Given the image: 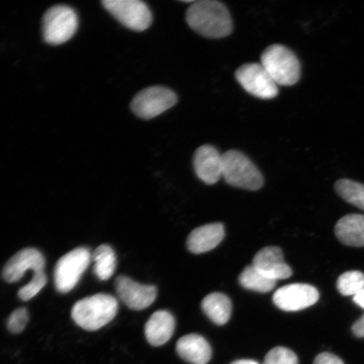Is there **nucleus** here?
<instances>
[{"label":"nucleus","mask_w":364,"mask_h":364,"mask_svg":"<svg viewBox=\"0 0 364 364\" xmlns=\"http://www.w3.org/2000/svg\"><path fill=\"white\" fill-rule=\"evenodd\" d=\"M336 193L353 206L364 211V185L350 179H341L336 182Z\"/></svg>","instance_id":"nucleus-22"},{"label":"nucleus","mask_w":364,"mask_h":364,"mask_svg":"<svg viewBox=\"0 0 364 364\" xmlns=\"http://www.w3.org/2000/svg\"><path fill=\"white\" fill-rule=\"evenodd\" d=\"M225 238L224 226L221 224L206 225L195 229L188 236L186 245L191 252L202 254L210 252Z\"/></svg>","instance_id":"nucleus-15"},{"label":"nucleus","mask_w":364,"mask_h":364,"mask_svg":"<svg viewBox=\"0 0 364 364\" xmlns=\"http://www.w3.org/2000/svg\"><path fill=\"white\" fill-rule=\"evenodd\" d=\"M95 262L94 272L101 281L110 279L117 267V257L113 249L108 245H100L92 254Z\"/></svg>","instance_id":"nucleus-20"},{"label":"nucleus","mask_w":364,"mask_h":364,"mask_svg":"<svg viewBox=\"0 0 364 364\" xmlns=\"http://www.w3.org/2000/svg\"><path fill=\"white\" fill-rule=\"evenodd\" d=\"M263 364H299V359L292 350L277 347L267 353Z\"/></svg>","instance_id":"nucleus-25"},{"label":"nucleus","mask_w":364,"mask_h":364,"mask_svg":"<svg viewBox=\"0 0 364 364\" xmlns=\"http://www.w3.org/2000/svg\"><path fill=\"white\" fill-rule=\"evenodd\" d=\"M261 65L277 85L291 86L300 79L301 66L295 54L283 45L274 44L262 54Z\"/></svg>","instance_id":"nucleus-3"},{"label":"nucleus","mask_w":364,"mask_h":364,"mask_svg":"<svg viewBox=\"0 0 364 364\" xmlns=\"http://www.w3.org/2000/svg\"><path fill=\"white\" fill-rule=\"evenodd\" d=\"M115 288L118 297L134 311L149 307L157 297L156 287L140 284L124 275L117 277Z\"/></svg>","instance_id":"nucleus-11"},{"label":"nucleus","mask_w":364,"mask_h":364,"mask_svg":"<svg viewBox=\"0 0 364 364\" xmlns=\"http://www.w3.org/2000/svg\"><path fill=\"white\" fill-rule=\"evenodd\" d=\"M91 262L92 254L86 247L74 249L59 259L54 268V284L58 292L67 294L75 289Z\"/></svg>","instance_id":"nucleus-5"},{"label":"nucleus","mask_w":364,"mask_h":364,"mask_svg":"<svg viewBox=\"0 0 364 364\" xmlns=\"http://www.w3.org/2000/svg\"><path fill=\"white\" fill-rule=\"evenodd\" d=\"M175 327V318L171 314L166 311H159L153 314L145 325V336L149 344L159 347L172 338Z\"/></svg>","instance_id":"nucleus-17"},{"label":"nucleus","mask_w":364,"mask_h":364,"mask_svg":"<svg viewBox=\"0 0 364 364\" xmlns=\"http://www.w3.org/2000/svg\"><path fill=\"white\" fill-rule=\"evenodd\" d=\"M118 302L112 295L98 294L86 297L75 304L71 316L81 328L97 331L116 317Z\"/></svg>","instance_id":"nucleus-2"},{"label":"nucleus","mask_w":364,"mask_h":364,"mask_svg":"<svg viewBox=\"0 0 364 364\" xmlns=\"http://www.w3.org/2000/svg\"><path fill=\"white\" fill-rule=\"evenodd\" d=\"M193 166L198 178L208 185L215 184L223 176V156L211 145H203L195 152Z\"/></svg>","instance_id":"nucleus-13"},{"label":"nucleus","mask_w":364,"mask_h":364,"mask_svg":"<svg viewBox=\"0 0 364 364\" xmlns=\"http://www.w3.org/2000/svg\"><path fill=\"white\" fill-rule=\"evenodd\" d=\"M176 103L174 91L164 86H152L135 95L131 109L136 117L149 120L169 110Z\"/></svg>","instance_id":"nucleus-7"},{"label":"nucleus","mask_w":364,"mask_h":364,"mask_svg":"<svg viewBox=\"0 0 364 364\" xmlns=\"http://www.w3.org/2000/svg\"><path fill=\"white\" fill-rule=\"evenodd\" d=\"M335 234L345 245L364 247V215L353 213L341 218L335 226Z\"/></svg>","instance_id":"nucleus-18"},{"label":"nucleus","mask_w":364,"mask_h":364,"mask_svg":"<svg viewBox=\"0 0 364 364\" xmlns=\"http://www.w3.org/2000/svg\"><path fill=\"white\" fill-rule=\"evenodd\" d=\"M102 4L127 28L143 31L151 25L152 13L147 4L139 0H104Z\"/></svg>","instance_id":"nucleus-8"},{"label":"nucleus","mask_w":364,"mask_h":364,"mask_svg":"<svg viewBox=\"0 0 364 364\" xmlns=\"http://www.w3.org/2000/svg\"><path fill=\"white\" fill-rule=\"evenodd\" d=\"M48 277L45 271L35 273L28 284H26L18 292V297L23 301H28V300L35 297L36 294L41 292L46 284H47Z\"/></svg>","instance_id":"nucleus-24"},{"label":"nucleus","mask_w":364,"mask_h":364,"mask_svg":"<svg viewBox=\"0 0 364 364\" xmlns=\"http://www.w3.org/2000/svg\"><path fill=\"white\" fill-rule=\"evenodd\" d=\"M176 352L191 364H207L212 357V348L202 336L189 334L177 341Z\"/></svg>","instance_id":"nucleus-16"},{"label":"nucleus","mask_w":364,"mask_h":364,"mask_svg":"<svg viewBox=\"0 0 364 364\" xmlns=\"http://www.w3.org/2000/svg\"><path fill=\"white\" fill-rule=\"evenodd\" d=\"M320 298L318 290L309 284H293L277 289L273 294V302L284 311H299L311 307Z\"/></svg>","instance_id":"nucleus-10"},{"label":"nucleus","mask_w":364,"mask_h":364,"mask_svg":"<svg viewBox=\"0 0 364 364\" xmlns=\"http://www.w3.org/2000/svg\"><path fill=\"white\" fill-rule=\"evenodd\" d=\"M239 282L243 288L265 294L275 288L277 281L270 279L253 265L245 268L239 276Z\"/></svg>","instance_id":"nucleus-21"},{"label":"nucleus","mask_w":364,"mask_h":364,"mask_svg":"<svg viewBox=\"0 0 364 364\" xmlns=\"http://www.w3.org/2000/svg\"><path fill=\"white\" fill-rule=\"evenodd\" d=\"M28 321V311L26 308L16 309L9 316L7 328L13 334H19L24 331Z\"/></svg>","instance_id":"nucleus-26"},{"label":"nucleus","mask_w":364,"mask_h":364,"mask_svg":"<svg viewBox=\"0 0 364 364\" xmlns=\"http://www.w3.org/2000/svg\"><path fill=\"white\" fill-rule=\"evenodd\" d=\"M352 331L354 336H357V338H364V315L358 321L354 323Z\"/></svg>","instance_id":"nucleus-28"},{"label":"nucleus","mask_w":364,"mask_h":364,"mask_svg":"<svg viewBox=\"0 0 364 364\" xmlns=\"http://www.w3.org/2000/svg\"><path fill=\"white\" fill-rule=\"evenodd\" d=\"M186 18L191 28L204 38H223L233 31L227 7L215 0L195 1L186 11Z\"/></svg>","instance_id":"nucleus-1"},{"label":"nucleus","mask_w":364,"mask_h":364,"mask_svg":"<svg viewBox=\"0 0 364 364\" xmlns=\"http://www.w3.org/2000/svg\"><path fill=\"white\" fill-rule=\"evenodd\" d=\"M46 261L42 252L35 248L21 250L9 260L2 271V277L9 284L20 281L27 271L35 273L45 269Z\"/></svg>","instance_id":"nucleus-12"},{"label":"nucleus","mask_w":364,"mask_h":364,"mask_svg":"<svg viewBox=\"0 0 364 364\" xmlns=\"http://www.w3.org/2000/svg\"><path fill=\"white\" fill-rule=\"evenodd\" d=\"M230 364H259L256 361L248 360V359H241V360L235 361Z\"/></svg>","instance_id":"nucleus-30"},{"label":"nucleus","mask_w":364,"mask_h":364,"mask_svg":"<svg viewBox=\"0 0 364 364\" xmlns=\"http://www.w3.org/2000/svg\"><path fill=\"white\" fill-rule=\"evenodd\" d=\"M353 301L357 306L364 309V289L353 296Z\"/></svg>","instance_id":"nucleus-29"},{"label":"nucleus","mask_w":364,"mask_h":364,"mask_svg":"<svg viewBox=\"0 0 364 364\" xmlns=\"http://www.w3.org/2000/svg\"><path fill=\"white\" fill-rule=\"evenodd\" d=\"M202 308L206 316L216 325H225L230 321L232 303L224 294L213 293L207 295L203 300Z\"/></svg>","instance_id":"nucleus-19"},{"label":"nucleus","mask_w":364,"mask_h":364,"mask_svg":"<svg viewBox=\"0 0 364 364\" xmlns=\"http://www.w3.org/2000/svg\"><path fill=\"white\" fill-rule=\"evenodd\" d=\"M336 287L341 295H356L364 289V274L359 271L346 272L339 277Z\"/></svg>","instance_id":"nucleus-23"},{"label":"nucleus","mask_w":364,"mask_h":364,"mask_svg":"<svg viewBox=\"0 0 364 364\" xmlns=\"http://www.w3.org/2000/svg\"><path fill=\"white\" fill-rule=\"evenodd\" d=\"M314 364H344L343 360L331 353H322L316 358Z\"/></svg>","instance_id":"nucleus-27"},{"label":"nucleus","mask_w":364,"mask_h":364,"mask_svg":"<svg viewBox=\"0 0 364 364\" xmlns=\"http://www.w3.org/2000/svg\"><path fill=\"white\" fill-rule=\"evenodd\" d=\"M235 78L250 95L263 100H270L279 94L274 80L260 63H247L240 67Z\"/></svg>","instance_id":"nucleus-9"},{"label":"nucleus","mask_w":364,"mask_h":364,"mask_svg":"<svg viewBox=\"0 0 364 364\" xmlns=\"http://www.w3.org/2000/svg\"><path fill=\"white\" fill-rule=\"evenodd\" d=\"M223 177L228 184L245 190L257 191L264 184L261 171L237 150L223 154Z\"/></svg>","instance_id":"nucleus-4"},{"label":"nucleus","mask_w":364,"mask_h":364,"mask_svg":"<svg viewBox=\"0 0 364 364\" xmlns=\"http://www.w3.org/2000/svg\"><path fill=\"white\" fill-rule=\"evenodd\" d=\"M78 25V16L71 7L53 6L43 18V39L50 45L65 43L74 36Z\"/></svg>","instance_id":"nucleus-6"},{"label":"nucleus","mask_w":364,"mask_h":364,"mask_svg":"<svg viewBox=\"0 0 364 364\" xmlns=\"http://www.w3.org/2000/svg\"><path fill=\"white\" fill-rule=\"evenodd\" d=\"M252 265L275 281L289 279L293 274L292 269L284 262V253L279 247H268L259 250L253 259Z\"/></svg>","instance_id":"nucleus-14"}]
</instances>
